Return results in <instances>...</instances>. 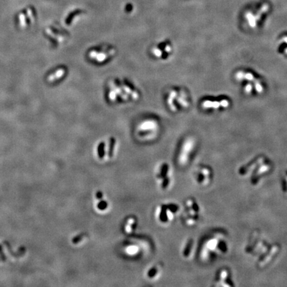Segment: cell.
Segmentation results:
<instances>
[{
  "mask_svg": "<svg viewBox=\"0 0 287 287\" xmlns=\"http://www.w3.org/2000/svg\"><path fill=\"white\" fill-rule=\"evenodd\" d=\"M230 250L229 235L224 229H212L201 237L197 246L196 255L202 264H211L228 254Z\"/></svg>",
  "mask_w": 287,
  "mask_h": 287,
  "instance_id": "6da1fadb",
  "label": "cell"
},
{
  "mask_svg": "<svg viewBox=\"0 0 287 287\" xmlns=\"http://www.w3.org/2000/svg\"><path fill=\"white\" fill-rule=\"evenodd\" d=\"M105 97L110 105H126L139 101L142 93L139 88L130 80L116 77L108 81Z\"/></svg>",
  "mask_w": 287,
  "mask_h": 287,
  "instance_id": "7a4b0ae2",
  "label": "cell"
},
{
  "mask_svg": "<svg viewBox=\"0 0 287 287\" xmlns=\"http://www.w3.org/2000/svg\"><path fill=\"white\" fill-rule=\"evenodd\" d=\"M244 250L246 255L255 259L257 267L263 269L277 257L280 246L276 243H270L262 235L255 231L251 235Z\"/></svg>",
  "mask_w": 287,
  "mask_h": 287,
  "instance_id": "3957f363",
  "label": "cell"
},
{
  "mask_svg": "<svg viewBox=\"0 0 287 287\" xmlns=\"http://www.w3.org/2000/svg\"><path fill=\"white\" fill-rule=\"evenodd\" d=\"M273 168L271 159L265 155H259L239 166L237 173L240 177L249 178L253 186H257L272 173Z\"/></svg>",
  "mask_w": 287,
  "mask_h": 287,
  "instance_id": "277c9868",
  "label": "cell"
},
{
  "mask_svg": "<svg viewBox=\"0 0 287 287\" xmlns=\"http://www.w3.org/2000/svg\"><path fill=\"white\" fill-rule=\"evenodd\" d=\"M234 79L240 85L246 96H260L266 91L265 82L260 76L251 70L241 69L235 71Z\"/></svg>",
  "mask_w": 287,
  "mask_h": 287,
  "instance_id": "5b68a950",
  "label": "cell"
},
{
  "mask_svg": "<svg viewBox=\"0 0 287 287\" xmlns=\"http://www.w3.org/2000/svg\"><path fill=\"white\" fill-rule=\"evenodd\" d=\"M163 101L169 111L174 114L186 111L191 105L190 93L181 86H172L167 89L163 96Z\"/></svg>",
  "mask_w": 287,
  "mask_h": 287,
  "instance_id": "8992f818",
  "label": "cell"
},
{
  "mask_svg": "<svg viewBox=\"0 0 287 287\" xmlns=\"http://www.w3.org/2000/svg\"><path fill=\"white\" fill-rule=\"evenodd\" d=\"M271 6L268 1H261L249 6L242 14L244 25L250 30H257L260 28L269 16Z\"/></svg>",
  "mask_w": 287,
  "mask_h": 287,
  "instance_id": "52a82bcc",
  "label": "cell"
},
{
  "mask_svg": "<svg viewBox=\"0 0 287 287\" xmlns=\"http://www.w3.org/2000/svg\"><path fill=\"white\" fill-rule=\"evenodd\" d=\"M117 49L109 43H101L91 47L87 50V60L97 66L105 65L113 60L117 55Z\"/></svg>",
  "mask_w": 287,
  "mask_h": 287,
  "instance_id": "ba28073f",
  "label": "cell"
},
{
  "mask_svg": "<svg viewBox=\"0 0 287 287\" xmlns=\"http://www.w3.org/2000/svg\"><path fill=\"white\" fill-rule=\"evenodd\" d=\"M174 53V46L169 39H163L154 43L149 49V53L154 60L165 62L172 57Z\"/></svg>",
  "mask_w": 287,
  "mask_h": 287,
  "instance_id": "9c48e42d",
  "label": "cell"
},
{
  "mask_svg": "<svg viewBox=\"0 0 287 287\" xmlns=\"http://www.w3.org/2000/svg\"><path fill=\"white\" fill-rule=\"evenodd\" d=\"M136 132L141 137L156 134L161 128V121L156 116H148L140 118L137 122Z\"/></svg>",
  "mask_w": 287,
  "mask_h": 287,
  "instance_id": "30bf717a",
  "label": "cell"
},
{
  "mask_svg": "<svg viewBox=\"0 0 287 287\" xmlns=\"http://www.w3.org/2000/svg\"><path fill=\"white\" fill-rule=\"evenodd\" d=\"M184 219L186 224L193 227L198 224L201 217V208L196 199L190 198L185 204Z\"/></svg>",
  "mask_w": 287,
  "mask_h": 287,
  "instance_id": "8fae6325",
  "label": "cell"
},
{
  "mask_svg": "<svg viewBox=\"0 0 287 287\" xmlns=\"http://www.w3.org/2000/svg\"><path fill=\"white\" fill-rule=\"evenodd\" d=\"M193 178L199 187L206 188L212 184L214 178V172L209 165L199 164L193 171Z\"/></svg>",
  "mask_w": 287,
  "mask_h": 287,
  "instance_id": "7c38bea8",
  "label": "cell"
},
{
  "mask_svg": "<svg viewBox=\"0 0 287 287\" xmlns=\"http://www.w3.org/2000/svg\"><path fill=\"white\" fill-rule=\"evenodd\" d=\"M231 105V100L225 97H209L201 102V107L207 112H221L227 110Z\"/></svg>",
  "mask_w": 287,
  "mask_h": 287,
  "instance_id": "4fadbf2b",
  "label": "cell"
},
{
  "mask_svg": "<svg viewBox=\"0 0 287 287\" xmlns=\"http://www.w3.org/2000/svg\"><path fill=\"white\" fill-rule=\"evenodd\" d=\"M198 142L196 138L192 136L187 137L182 142V153L183 157V161L188 163L192 159L193 156L197 150Z\"/></svg>",
  "mask_w": 287,
  "mask_h": 287,
  "instance_id": "5bb4252c",
  "label": "cell"
},
{
  "mask_svg": "<svg viewBox=\"0 0 287 287\" xmlns=\"http://www.w3.org/2000/svg\"><path fill=\"white\" fill-rule=\"evenodd\" d=\"M214 286L218 287H233L235 286L232 274L227 268H221L216 272L213 279Z\"/></svg>",
  "mask_w": 287,
  "mask_h": 287,
  "instance_id": "9a60e30c",
  "label": "cell"
},
{
  "mask_svg": "<svg viewBox=\"0 0 287 287\" xmlns=\"http://www.w3.org/2000/svg\"><path fill=\"white\" fill-rule=\"evenodd\" d=\"M46 33L52 44L55 47L63 45L71 38L69 33L61 29L47 28L46 29Z\"/></svg>",
  "mask_w": 287,
  "mask_h": 287,
  "instance_id": "2e32d148",
  "label": "cell"
},
{
  "mask_svg": "<svg viewBox=\"0 0 287 287\" xmlns=\"http://www.w3.org/2000/svg\"><path fill=\"white\" fill-rule=\"evenodd\" d=\"M69 70L66 65H60L52 71L47 77L48 82L51 84L63 81L68 76Z\"/></svg>",
  "mask_w": 287,
  "mask_h": 287,
  "instance_id": "e0dca14e",
  "label": "cell"
},
{
  "mask_svg": "<svg viewBox=\"0 0 287 287\" xmlns=\"http://www.w3.org/2000/svg\"><path fill=\"white\" fill-rule=\"evenodd\" d=\"M276 48L278 54L287 58V33L280 36L276 41Z\"/></svg>",
  "mask_w": 287,
  "mask_h": 287,
  "instance_id": "ac0fdd59",
  "label": "cell"
},
{
  "mask_svg": "<svg viewBox=\"0 0 287 287\" xmlns=\"http://www.w3.org/2000/svg\"><path fill=\"white\" fill-rule=\"evenodd\" d=\"M197 246V245H196L195 243L194 239H192V238L189 239L188 241L186 242V244H185L184 251H183V256L185 258L188 259L190 258L191 256H192L194 254V253H196Z\"/></svg>",
  "mask_w": 287,
  "mask_h": 287,
  "instance_id": "d6986e66",
  "label": "cell"
},
{
  "mask_svg": "<svg viewBox=\"0 0 287 287\" xmlns=\"http://www.w3.org/2000/svg\"><path fill=\"white\" fill-rule=\"evenodd\" d=\"M167 205H163L161 206L160 214H159V219L161 222L165 223L168 221V215H167Z\"/></svg>",
  "mask_w": 287,
  "mask_h": 287,
  "instance_id": "ffe728a7",
  "label": "cell"
},
{
  "mask_svg": "<svg viewBox=\"0 0 287 287\" xmlns=\"http://www.w3.org/2000/svg\"><path fill=\"white\" fill-rule=\"evenodd\" d=\"M280 187H281V190L282 193L287 195V170L281 176Z\"/></svg>",
  "mask_w": 287,
  "mask_h": 287,
  "instance_id": "44dd1931",
  "label": "cell"
},
{
  "mask_svg": "<svg viewBox=\"0 0 287 287\" xmlns=\"http://www.w3.org/2000/svg\"><path fill=\"white\" fill-rule=\"evenodd\" d=\"M105 147H106V142L105 141H102L100 142L97 147V152L98 156L99 158H103L105 156Z\"/></svg>",
  "mask_w": 287,
  "mask_h": 287,
  "instance_id": "7402d4cb",
  "label": "cell"
},
{
  "mask_svg": "<svg viewBox=\"0 0 287 287\" xmlns=\"http://www.w3.org/2000/svg\"><path fill=\"white\" fill-rule=\"evenodd\" d=\"M116 140L114 137H110L109 138V149H108V156L110 158L113 156L114 148H115Z\"/></svg>",
  "mask_w": 287,
  "mask_h": 287,
  "instance_id": "603a6c76",
  "label": "cell"
},
{
  "mask_svg": "<svg viewBox=\"0 0 287 287\" xmlns=\"http://www.w3.org/2000/svg\"><path fill=\"white\" fill-rule=\"evenodd\" d=\"M169 165L167 164V163H163V164L162 165V166H161V171H160V173H159V177L160 178H163V179L164 178L167 177V173H168V172H169Z\"/></svg>",
  "mask_w": 287,
  "mask_h": 287,
  "instance_id": "cb8c5ba5",
  "label": "cell"
},
{
  "mask_svg": "<svg viewBox=\"0 0 287 287\" xmlns=\"http://www.w3.org/2000/svg\"><path fill=\"white\" fill-rule=\"evenodd\" d=\"M19 20H20V26L23 28H24L27 26V20H26V16L23 13H21L19 15Z\"/></svg>",
  "mask_w": 287,
  "mask_h": 287,
  "instance_id": "d4e9b609",
  "label": "cell"
},
{
  "mask_svg": "<svg viewBox=\"0 0 287 287\" xmlns=\"http://www.w3.org/2000/svg\"><path fill=\"white\" fill-rule=\"evenodd\" d=\"M98 208L101 210H105L108 207V203L105 201L101 200V201L98 203Z\"/></svg>",
  "mask_w": 287,
  "mask_h": 287,
  "instance_id": "484cf974",
  "label": "cell"
},
{
  "mask_svg": "<svg viewBox=\"0 0 287 287\" xmlns=\"http://www.w3.org/2000/svg\"><path fill=\"white\" fill-rule=\"evenodd\" d=\"M27 18L29 19V20H30V22L33 23L34 15H33V10H32L31 8H28V9H27Z\"/></svg>",
  "mask_w": 287,
  "mask_h": 287,
  "instance_id": "4316f807",
  "label": "cell"
},
{
  "mask_svg": "<svg viewBox=\"0 0 287 287\" xmlns=\"http://www.w3.org/2000/svg\"><path fill=\"white\" fill-rule=\"evenodd\" d=\"M157 273H158V270H157L156 267H153L148 271V276L150 278H153L156 275Z\"/></svg>",
  "mask_w": 287,
  "mask_h": 287,
  "instance_id": "83f0119b",
  "label": "cell"
},
{
  "mask_svg": "<svg viewBox=\"0 0 287 287\" xmlns=\"http://www.w3.org/2000/svg\"><path fill=\"white\" fill-rule=\"evenodd\" d=\"M169 184H170V180H169V178L168 177L164 178H163V182H162V185H161V186H162V188L163 189H166L167 188V187H168Z\"/></svg>",
  "mask_w": 287,
  "mask_h": 287,
  "instance_id": "f1b7e54d",
  "label": "cell"
},
{
  "mask_svg": "<svg viewBox=\"0 0 287 287\" xmlns=\"http://www.w3.org/2000/svg\"><path fill=\"white\" fill-rule=\"evenodd\" d=\"M82 237V235H78L77 237L74 238L73 240V242L74 243H77L80 241V240H81Z\"/></svg>",
  "mask_w": 287,
  "mask_h": 287,
  "instance_id": "f546056e",
  "label": "cell"
},
{
  "mask_svg": "<svg viewBox=\"0 0 287 287\" xmlns=\"http://www.w3.org/2000/svg\"><path fill=\"white\" fill-rule=\"evenodd\" d=\"M97 197L99 199H102V198H103V193L100 191H98L97 193Z\"/></svg>",
  "mask_w": 287,
  "mask_h": 287,
  "instance_id": "4dcf8cb0",
  "label": "cell"
}]
</instances>
